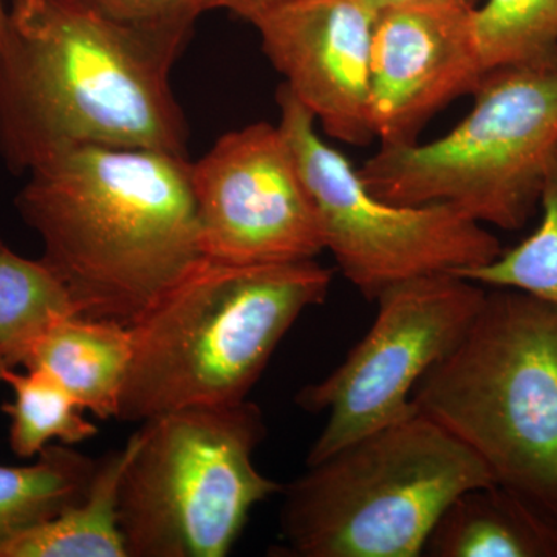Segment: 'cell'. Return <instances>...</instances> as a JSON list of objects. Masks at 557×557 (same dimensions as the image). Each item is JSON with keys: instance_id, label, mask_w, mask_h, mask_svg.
Instances as JSON below:
<instances>
[{"instance_id": "4", "label": "cell", "mask_w": 557, "mask_h": 557, "mask_svg": "<svg viewBox=\"0 0 557 557\" xmlns=\"http://www.w3.org/2000/svg\"><path fill=\"white\" fill-rule=\"evenodd\" d=\"M417 412L485 463L497 485L557 522V309L486 292L465 338L412 394Z\"/></svg>"}, {"instance_id": "20", "label": "cell", "mask_w": 557, "mask_h": 557, "mask_svg": "<svg viewBox=\"0 0 557 557\" xmlns=\"http://www.w3.org/2000/svg\"><path fill=\"white\" fill-rule=\"evenodd\" d=\"M539 203L542 222L518 247L457 276L493 288H511L545 300L557 309V145L545 166Z\"/></svg>"}, {"instance_id": "13", "label": "cell", "mask_w": 557, "mask_h": 557, "mask_svg": "<svg viewBox=\"0 0 557 557\" xmlns=\"http://www.w3.org/2000/svg\"><path fill=\"white\" fill-rule=\"evenodd\" d=\"M423 556L557 557V522L507 487H472L445 509Z\"/></svg>"}, {"instance_id": "8", "label": "cell", "mask_w": 557, "mask_h": 557, "mask_svg": "<svg viewBox=\"0 0 557 557\" xmlns=\"http://www.w3.org/2000/svg\"><path fill=\"white\" fill-rule=\"evenodd\" d=\"M277 106L278 127L313 199L324 248L366 299L409 278L479 269L504 251L485 225L449 205L380 199L354 163L319 135L313 115L284 84Z\"/></svg>"}, {"instance_id": "3", "label": "cell", "mask_w": 557, "mask_h": 557, "mask_svg": "<svg viewBox=\"0 0 557 557\" xmlns=\"http://www.w3.org/2000/svg\"><path fill=\"white\" fill-rule=\"evenodd\" d=\"M317 260L234 267L201 260L132 325L120 421L245 401L300 314L327 298Z\"/></svg>"}, {"instance_id": "22", "label": "cell", "mask_w": 557, "mask_h": 557, "mask_svg": "<svg viewBox=\"0 0 557 557\" xmlns=\"http://www.w3.org/2000/svg\"><path fill=\"white\" fill-rule=\"evenodd\" d=\"M277 0H222V10H228L230 13L236 14L237 17L248 21L256 11L262 10L263 7L271 5ZM372 9L381 10L384 7L392 5V3L405 2V0H359ZM465 2L479 5L482 0H465Z\"/></svg>"}, {"instance_id": "6", "label": "cell", "mask_w": 557, "mask_h": 557, "mask_svg": "<svg viewBox=\"0 0 557 557\" xmlns=\"http://www.w3.org/2000/svg\"><path fill=\"white\" fill-rule=\"evenodd\" d=\"M255 403L194 406L143 421L120 483L127 557H225L249 512L282 486L259 472Z\"/></svg>"}, {"instance_id": "1", "label": "cell", "mask_w": 557, "mask_h": 557, "mask_svg": "<svg viewBox=\"0 0 557 557\" xmlns=\"http://www.w3.org/2000/svg\"><path fill=\"white\" fill-rule=\"evenodd\" d=\"M25 177L14 205L78 317L132 327L205 260L186 156L87 146Z\"/></svg>"}, {"instance_id": "14", "label": "cell", "mask_w": 557, "mask_h": 557, "mask_svg": "<svg viewBox=\"0 0 557 557\" xmlns=\"http://www.w3.org/2000/svg\"><path fill=\"white\" fill-rule=\"evenodd\" d=\"M132 350V327L73 314L49 329L22 368L46 370L84 409L108 420L119 413Z\"/></svg>"}, {"instance_id": "5", "label": "cell", "mask_w": 557, "mask_h": 557, "mask_svg": "<svg viewBox=\"0 0 557 557\" xmlns=\"http://www.w3.org/2000/svg\"><path fill=\"white\" fill-rule=\"evenodd\" d=\"M307 468L282 487L281 556H423L445 509L496 483L471 449L418 412Z\"/></svg>"}, {"instance_id": "11", "label": "cell", "mask_w": 557, "mask_h": 557, "mask_svg": "<svg viewBox=\"0 0 557 557\" xmlns=\"http://www.w3.org/2000/svg\"><path fill=\"white\" fill-rule=\"evenodd\" d=\"M465 0H405L376 11L370 113L381 146L416 145L440 110L474 94L486 72Z\"/></svg>"}, {"instance_id": "21", "label": "cell", "mask_w": 557, "mask_h": 557, "mask_svg": "<svg viewBox=\"0 0 557 557\" xmlns=\"http://www.w3.org/2000/svg\"><path fill=\"white\" fill-rule=\"evenodd\" d=\"M119 27L137 36L163 60L174 64L197 21L222 9V0H78Z\"/></svg>"}, {"instance_id": "24", "label": "cell", "mask_w": 557, "mask_h": 557, "mask_svg": "<svg viewBox=\"0 0 557 557\" xmlns=\"http://www.w3.org/2000/svg\"><path fill=\"white\" fill-rule=\"evenodd\" d=\"M10 369L9 366H7V362L3 361L2 355H0V384L3 383V373H5V370Z\"/></svg>"}, {"instance_id": "16", "label": "cell", "mask_w": 557, "mask_h": 557, "mask_svg": "<svg viewBox=\"0 0 557 557\" xmlns=\"http://www.w3.org/2000/svg\"><path fill=\"white\" fill-rule=\"evenodd\" d=\"M97 465L69 445L47 446L32 465H0V545L83 500Z\"/></svg>"}, {"instance_id": "17", "label": "cell", "mask_w": 557, "mask_h": 557, "mask_svg": "<svg viewBox=\"0 0 557 557\" xmlns=\"http://www.w3.org/2000/svg\"><path fill=\"white\" fill-rule=\"evenodd\" d=\"M73 314L78 313L57 274L0 239V355L7 366H24L49 329Z\"/></svg>"}, {"instance_id": "12", "label": "cell", "mask_w": 557, "mask_h": 557, "mask_svg": "<svg viewBox=\"0 0 557 557\" xmlns=\"http://www.w3.org/2000/svg\"><path fill=\"white\" fill-rule=\"evenodd\" d=\"M376 11L359 0H277L248 22L263 53L330 138L375 139L370 113V46Z\"/></svg>"}, {"instance_id": "7", "label": "cell", "mask_w": 557, "mask_h": 557, "mask_svg": "<svg viewBox=\"0 0 557 557\" xmlns=\"http://www.w3.org/2000/svg\"><path fill=\"white\" fill-rule=\"evenodd\" d=\"M474 108L434 141L381 146L359 168L395 205L443 203L482 225L522 228L557 145V64L487 72Z\"/></svg>"}, {"instance_id": "19", "label": "cell", "mask_w": 557, "mask_h": 557, "mask_svg": "<svg viewBox=\"0 0 557 557\" xmlns=\"http://www.w3.org/2000/svg\"><path fill=\"white\" fill-rule=\"evenodd\" d=\"M472 21L486 73L557 64V0H482Z\"/></svg>"}, {"instance_id": "18", "label": "cell", "mask_w": 557, "mask_h": 557, "mask_svg": "<svg viewBox=\"0 0 557 557\" xmlns=\"http://www.w3.org/2000/svg\"><path fill=\"white\" fill-rule=\"evenodd\" d=\"M3 383L13 391V399L2 406V412L10 418L9 445L14 456L28 460L54 440L72 446L98 434L97 424L84 417L86 409L78 399L46 370L21 373L7 369Z\"/></svg>"}, {"instance_id": "10", "label": "cell", "mask_w": 557, "mask_h": 557, "mask_svg": "<svg viewBox=\"0 0 557 557\" xmlns=\"http://www.w3.org/2000/svg\"><path fill=\"white\" fill-rule=\"evenodd\" d=\"M201 255L234 267L317 259V208L281 127L259 121L226 132L190 163Z\"/></svg>"}, {"instance_id": "15", "label": "cell", "mask_w": 557, "mask_h": 557, "mask_svg": "<svg viewBox=\"0 0 557 557\" xmlns=\"http://www.w3.org/2000/svg\"><path fill=\"white\" fill-rule=\"evenodd\" d=\"M135 437L98 460L89 493L49 522L0 545V557H127L120 530L119 497Z\"/></svg>"}, {"instance_id": "23", "label": "cell", "mask_w": 557, "mask_h": 557, "mask_svg": "<svg viewBox=\"0 0 557 557\" xmlns=\"http://www.w3.org/2000/svg\"><path fill=\"white\" fill-rule=\"evenodd\" d=\"M7 20H9V3L5 0H0V39L5 32Z\"/></svg>"}, {"instance_id": "9", "label": "cell", "mask_w": 557, "mask_h": 557, "mask_svg": "<svg viewBox=\"0 0 557 557\" xmlns=\"http://www.w3.org/2000/svg\"><path fill=\"white\" fill-rule=\"evenodd\" d=\"M485 298L478 282L453 273L413 277L384 289L364 338L330 375L296 395L299 408L329 416L307 467L416 416L417 384L465 338Z\"/></svg>"}, {"instance_id": "2", "label": "cell", "mask_w": 557, "mask_h": 557, "mask_svg": "<svg viewBox=\"0 0 557 557\" xmlns=\"http://www.w3.org/2000/svg\"><path fill=\"white\" fill-rule=\"evenodd\" d=\"M174 64L78 0H9L0 39V157L13 174L87 146L186 156Z\"/></svg>"}]
</instances>
